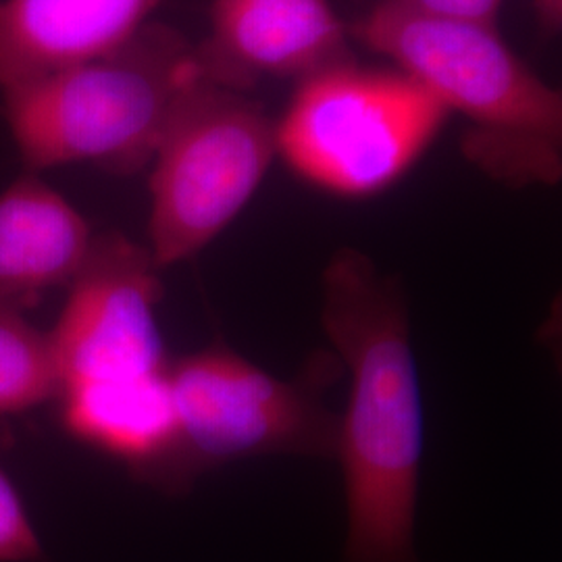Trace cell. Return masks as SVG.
Wrapping results in <instances>:
<instances>
[{
  "label": "cell",
  "mask_w": 562,
  "mask_h": 562,
  "mask_svg": "<svg viewBox=\"0 0 562 562\" xmlns=\"http://www.w3.org/2000/svg\"><path fill=\"white\" fill-rule=\"evenodd\" d=\"M322 323L348 375L336 450L346 492V562H423L415 546L422 483V382L408 306L394 278L340 248L322 281Z\"/></svg>",
  "instance_id": "1"
},
{
  "label": "cell",
  "mask_w": 562,
  "mask_h": 562,
  "mask_svg": "<svg viewBox=\"0 0 562 562\" xmlns=\"http://www.w3.org/2000/svg\"><path fill=\"white\" fill-rule=\"evenodd\" d=\"M348 34L471 121L467 159L508 186H552L562 171V94L496 27L431 20L382 0Z\"/></svg>",
  "instance_id": "2"
},
{
  "label": "cell",
  "mask_w": 562,
  "mask_h": 562,
  "mask_svg": "<svg viewBox=\"0 0 562 562\" xmlns=\"http://www.w3.org/2000/svg\"><path fill=\"white\" fill-rule=\"evenodd\" d=\"M201 80L194 44L148 21L109 53L2 90V117L27 173L92 162L130 176L150 165L173 111Z\"/></svg>",
  "instance_id": "3"
},
{
  "label": "cell",
  "mask_w": 562,
  "mask_h": 562,
  "mask_svg": "<svg viewBox=\"0 0 562 562\" xmlns=\"http://www.w3.org/2000/svg\"><path fill=\"white\" fill-rule=\"evenodd\" d=\"M448 115L422 83L398 69L346 60L299 81L276 121L278 155L323 192L369 199L417 165Z\"/></svg>",
  "instance_id": "4"
},
{
  "label": "cell",
  "mask_w": 562,
  "mask_h": 562,
  "mask_svg": "<svg viewBox=\"0 0 562 562\" xmlns=\"http://www.w3.org/2000/svg\"><path fill=\"white\" fill-rule=\"evenodd\" d=\"M278 155L276 121L244 92L196 81L153 157L148 250L165 269L220 238Z\"/></svg>",
  "instance_id": "5"
},
{
  "label": "cell",
  "mask_w": 562,
  "mask_h": 562,
  "mask_svg": "<svg viewBox=\"0 0 562 562\" xmlns=\"http://www.w3.org/2000/svg\"><path fill=\"white\" fill-rule=\"evenodd\" d=\"M176 443L155 487L186 492L227 462L296 454L334 457L338 417L319 382L281 380L223 344L169 362Z\"/></svg>",
  "instance_id": "6"
},
{
  "label": "cell",
  "mask_w": 562,
  "mask_h": 562,
  "mask_svg": "<svg viewBox=\"0 0 562 562\" xmlns=\"http://www.w3.org/2000/svg\"><path fill=\"white\" fill-rule=\"evenodd\" d=\"M67 288L59 322L48 334L59 390L167 371L171 359L157 317L161 267L148 246L117 232L94 234Z\"/></svg>",
  "instance_id": "7"
},
{
  "label": "cell",
  "mask_w": 562,
  "mask_h": 562,
  "mask_svg": "<svg viewBox=\"0 0 562 562\" xmlns=\"http://www.w3.org/2000/svg\"><path fill=\"white\" fill-rule=\"evenodd\" d=\"M348 38L329 0H213L194 55L202 80L246 92L262 78L306 80L355 59Z\"/></svg>",
  "instance_id": "8"
},
{
  "label": "cell",
  "mask_w": 562,
  "mask_h": 562,
  "mask_svg": "<svg viewBox=\"0 0 562 562\" xmlns=\"http://www.w3.org/2000/svg\"><path fill=\"white\" fill-rule=\"evenodd\" d=\"M162 0H0V92L132 38Z\"/></svg>",
  "instance_id": "9"
},
{
  "label": "cell",
  "mask_w": 562,
  "mask_h": 562,
  "mask_svg": "<svg viewBox=\"0 0 562 562\" xmlns=\"http://www.w3.org/2000/svg\"><path fill=\"white\" fill-rule=\"evenodd\" d=\"M94 234L80 211L34 173L0 194V306L23 313L86 261Z\"/></svg>",
  "instance_id": "10"
},
{
  "label": "cell",
  "mask_w": 562,
  "mask_h": 562,
  "mask_svg": "<svg viewBox=\"0 0 562 562\" xmlns=\"http://www.w3.org/2000/svg\"><path fill=\"white\" fill-rule=\"evenodd\" d=\"M167 371L63 387L55 401H59L65 431L125 462L136 480L155 487L176 443Z\"/></svg>",
  "instance_id": "11"
},
{
  "label": "cell",
  "mask_w": 562,
  "mask_h": 562,
  "mask_svg": "<svg viewBox=\"0 0 562 562\" xmlns=\"http://www.w3.org/2000/svg\"><path fill=\"white\" fill-rule=\"evenodd\" d=\"M59 375L48 334L0 306V415L57 398Z\"/></svg>",
  "instance_id": "12"
},
{
  "label": "cell",
  "mask_w": 562,
  "mask_h": 562,
  "mask_svg": "<svg viewBox=\"0 0 562 562\" xmlns=\"http://www.w3.org/2000/svg\"><path fill=\"white\" fill-rule=\"evenodd\" d=\"M41 538L20 492L0 469V562H44Z\"/></svg>",
  "instance_id": "13"
},
{
  "label": "cell",
  "mask_w": 562,
  "mask_h": 562,
  "mask_svg": "<svg viewBox=\"0 0 562 562\" xmlns=\"http://www.w3.org/2000/svg\"><path fill=\"white\" fill-rule=\"evenodd\" d=\"M404 9L431 20L475 23L496 27L504 0H392Z\"/></svg>",
  "instance_id": "14"
},
{
  "label": "cell",
  "mask_w": 562,
  "mask_h": 562,
  "mask_svg": "<svg viewBox=\"0 0 562 562\" xmlns=\"http://www.w3.org/2000/svg\"><path fill=\"white\" fill-rule=\"evenodd\" d=\"M536 20L543 34H559L562 27V0H533Z\"/></svg>",
  "instance_id": "15"
}]
</instances>
